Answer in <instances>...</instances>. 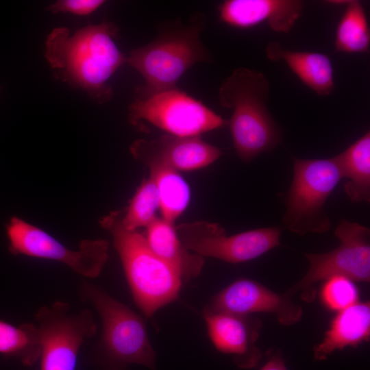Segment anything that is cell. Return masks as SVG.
Wrapping results in <instances>:
<instances>
[{
    "label": "cell",
    "mask_w": 370,
    "mask_h": 370,
    "mask_svg": "<svg viewBox=\"0 0 370 370\" xmlns=\"http://www.w3.org/2000/svg\"><path fill=\"white\" fill-rule=\"evenodd\" d=\"M117 36V27L106 21L73 34L66 27H56L47 37L45 56L56 79L102 104L113 95L108 80L126 63L115 42Z\"/></svg>",
    "instance_id": "obj_1"
},
{
    "label": "cell",
    "mask_w": 370,
    "mask_h": 370,
    "mask_svg": "<svg viewBox=\"0 0 370 370\" xmlns=\"http://www.w3.org/2000/svg\"><path fill=\"white\" fill-rule=\"evenodd\" d=\"M205 23L201 13L192 15L188 24L180 20L164 23L152 42L130 52L126 63L145 79L144 84L136 88L135 99H146L174 88L178 79L193 65L212 62L210 52L199 38Z\"/></svg>",
    "instance_id": "obj_2"
},
{
    "label": "cell",
    "mask_w": 370,
    "mask_h": 370,
    "mask_svg": "<svg viewBox=\"0 0 370 370\" xmlns=\"http://www.w3.org/2000/svg\"><path fill=\"white\" fill-rule=\"evenodd\" d=\"M269 88L262 72L238 68L219 90L220 105L233 110L228 124L236 153L245 162L272 151L282 140L280 126L267 107Z\"/></svg>",
    "instance_id": "obj_3"
},
{
    "label": "cell",
    "mask_w": 370,
    "mask_h": 370,
    "mask_svg": "<svg viewBox=\"0 0 370 370\" xmlns=\"http://www.w3.org/2000/svg\"><path fill=\"white\" fill-rule=\"evenodd\" d=\"M100 224L112 236L134 299L146 317L177 298L181 276L153 252L143 234L125 229L119 211L103 217Z\"/></svg>",
    "instance_id": "obj_4"
},
{
    "label": "cell",
    "mask_w": 370,
    "mask_h": 370,
    "mask_svg": "<svg viewBox=\"0 0 370 370\" xmlns=\"http://www.w3.org/2000/svg\"><path fill=\"white\" fill-rule=\"evenodd\" d=\"M79 297L97 311L102 325L97 349L101 370H127L132 364L156 370V354L143 319L101 287L86 281L79 286Z\"/></svg>",
    "instance_id": "obj_5"
},
{
    "label": "cell",
    "mask_w": 370,
    "mask_h": 370,
    "mask_svg": "<svg viewBox=\"0 0 370 370\" xmlns=\"http://www.w3.org/2000/svg\"><path fill=\"white\" fill-rule=\"evenodd\" d=\"M343 179L336 156L325 159L293 158V177L285 196L283 227L303 236L330 229L325 204Z\"/></svg>",
    "instance_id": "obj_6"
},
{
    "label": "cell",
    "mask_w": 370,
    "mask_h": 370,
    "mask_svg": "<svg viewBox=\"0 0 370 370\" xmlns=\"http://www.w3.org/2000/svg\"><path fill=\"white\" fill-rule=\"evenodd\" d=\"M340 244L323 254H306L309 268L306 275L284 293L292 297L299 293L307 303L314 301L315 285L334 276H344L354 282L370 280V230L358 223L343 219L336 227Z\"/></svg>",
    "instance_id": "obj_7"
},
{
    "label": "cell",
    "mask_w": 370,
    "mask_h": 370,
    "mask_svg": "<svg viewBox=\"0 0 370 370\" xmlns=\"http://www.w3.org/2000/svg\"><path fill=\"white\" fill-rule=\"evenodd\" d=\"M34 319L40 370H75L81 346L97 331L92 312H71L69 304L58 301L40 307Z\"/></svg>",
    "instance_id": "obj_8"
},
{
    "label": "cell",
    "mask_w": 370,
    "mask_h": 370,
    "mask_svg": "<svg viewBox=\"0 0 370 370\" xmlns=\"http://www.w3.org/2000/svg\"><path fill=\"white\" fill-rule=\"evenodd\" d=\"M128 119L135 126L147 121L169 134L197 136L228 124L222 116L185 92L177 88L148 98H134Z\"/></svg>",
    "instance_id": "obj_9"
},
{
    "label": "cell",
    "mask_w": 370,
    "mask_h": 370,
    "mask_svg": "<svg viewBox=\"0 0 370 370\" xmlns=\"http://www.w3.org/2000/svg\"><path fill=\"white\" fill-rule=\"evenodd\" d=\"M8 251L13 255L52 260L64 264L87 278L98 277L108 259L109 243L103 239H86L72 250L42 229L13 217L5 227Z\"/></svg>",
    "instance_id": "obj_10"
},
{
    "label": "cell",
    "mask_w": 370,
    "mask_h": 370,
    "mask_svg": "<svg viewBox=\"0 0 370 370\" xmlns=\"http://www.w3.org/2000/svg\"><path fill=\"white\" fill-rule=\"evenodd\" d=\"M175 227L190 251L230 263L257 258L280 245L279 227L257 228L230 236L220 224L208 221L184 223Z\"/></svg>",
    "instance_id": "obj_11"
},
{
    "label": "cell",
    "mask_w": 370,
    "mask_h": 370,
    "mask_svg": "<svg viewBox=\"0 0 370 370\" xmlns=\"http://www.w3.org/2000/svg\"><path fill=\"white\" fill-rule=\"evenodd\" d=\"M291 298L255 280L239 279L212 297L204 308L203 316L214 313H269L274 314L281 325L290 326L298 323L303 315L301 305Z\"/></svg>",
    "instance_id": "obj_12"
},
{
    "label": "cell",
    "mask_w": 370,
    "mask_h": 370,
    "mask_svg": "<svg viewBox=\"0 0 370 370\" xmlns=\"http://www.w3.org/2000/svg\"><path fill=\"white\" fill-rule=\"evenodd\" d=\"M135 160L152 169L193 171L206 167L222 154L217 147L200 136H180L164 134L158 138L134 141L130 147Z\"/></svg>",
    "instance_id": "obj_13"
},
{
    "label": "cell",
    "mask_w": 370,
    "mask_h": 370,
    "mask_svg": "<svg viewBox=\"0 0 370 370\" xmlns=\"http://www.w3.org/2000/svg\"><path fill=\"white\" fill-rule=\"evenodd\" d=\"M209 337L220 352L232 356L240 369L256 367L262 357L257 347L261 320L251 315L214 313L204 315Z\"/></svg>",
    "instance_id": "obj_14"
},
{
    "label": "cell",
    "mask_w": 370,
    "mask_h": 370,
    "mask_svg": "<svg viewBox=\"0 0 370 370\" xmlns=\"http://www.w3.org/2000/svg\"><path fill=\"white\" fill-rule=\"evenodd\" d=\"M300 0H226L219 6V20L234 27L267 24L276 32H289L302 16Z\"/></svg>",
    "instance_id": "obj_15"
},
{
    "label": "cell",
    "mask_w": 370,
    "mask_h": 370,
    "mask_svg": "<svg viewBox=\"0 0 370 370\" xmlns=\"http://www.w3.org/2000/svg\"><path fill=\"white\" fill-rule=\"evenodd\" d=\"M369 338L370 302L358 301L338 312L322 341L313 347V358L325 360L335 351L356 347Z\"/></svg>",
    "instance_id": "obj_16"
},
{
    "label": "cell",
    "mask_w": 370,
    "mask_h": 370,
    "mask_svg": "<svg viewBox=\"0 0 370 370\" xmlns=\"http://www.w3.org/2000/svg\"><path fill=\"white\" fill-rule=\"evenodd\" d=\"M267 58L284 61L301 82L319 96H328L334 90L332 62L325 54L284 49L277 42L266 47Z\"/></svg>",
    "instance_id": "obj_17"
},
{
    "label": "cell",
    "mask_w": 370,
    "mask_h": 370,
    "mask_svg": "<svg viewBox=\"0 0 370 370\" xmlns=\"http://www.w3.org/2000/svg\"><path fill=\"white\" fill-rule=\"evenodd\" d=\"M144 236L153 252L175 269L182 280H188L200 274L204 258L184 246L174 224L156 217L145 227Z\"/></svg>",
    "instance_id": "obj_18"
},
{
    "label": "cell",
    "mask_w": 370,
    "mask_h": 370,
    "mask_svg": "<svg viewBox=\"0 0 370 370\" xmlns=\"http://www.w3.org/2000/svg\"><path fill=\"white\" fill-rule=\"evenodd\" d=\"M343 178L347 179L345 193L352 202L370 201V132L336 156Z\"/></svg>",
    "instance_id": "obj_19"
},
{
    "label": "cell",
    "mask_w": 370,
    "mask_h": 370,
    "mask_svg": "<svg viewBox=\"0 0 370 370\" xmlns=\"http://www.w3.org/2000/svg\"><path fill=\"white\" fill-rule=\"evenodd\" d=\"M335 32L336 51L367 53L370 48V29L365 8L357 0L348 1Z\"/></svg>",
    "instance_id": "obj_20"
},
{
    "label": "cell",
    "mask_w": 370,
    "mask_h": 370,
    "mask_svg": "<svg viewBox=\"0 0 370 370\" xmlns=\"http://www.w3.org/2000/svg\"><path fill=\"white\" fill-rule=\"evenodd\" d=\"M149 171L158 189L161 218L174 224L190 201V188L177 171L165 169Z\"/></svg>",
    "instance_id": "obj_21"
},
{
    "label": "cell",
    "mask_w": 370,
    "mask_h": 370,
    "mask_svg": "<svg viewBox=\"0 0 370 370\" xmlns=\"http://www.w3.org/2000/svg\"><path fill=\"white\" fill-rule=\"evenodd\" d=\"M0 354L19 359L26 367L39 360L40 347L35 323L16 326L0 320Z\"/></svg>",
    "instance_id": "obj_22"
},
{
    "label": "cell",
    "mask_w": 370,
    "mask_h": 370,
    "mask_svg": "<svg viewBox=\"0 0 370 370\" xmlns=\"http://www.w3.org/2000/svg\"><path fill=\"white\" fill-rule=\"evenodd\" d=\"M159 197L155 182L149 176L136 189L127 207L119 212L123 227L130 231L146 227L157 216Z\"/></svg>",
    "instance_id": "obj_23"
},
{
    "label": "cell",
    "mask_w": 370,
    "mask_h": 370,
    "mask_svg": "<svg viewBox=\"0 0 370 370\" xmlns=\"http://www.w3.org/2000/svg\"><path fill=\"white\" fill-rule=\"evenodd\" d=\"M321 297L328 308L339 312L358 301V290L354 281L334 276L325 281Z\"/></svg>",
    "instance_id": "obj_24"
},
{
    "label": "cell",
    "mask_w": 370,
    "mask_h": 370,
    "mask_svg": "<svg viewBox=\"0 0 370 370\" xmlns=\"http://www.w3.org/2000/svg\"><path fill=\"white\" fill-rule=\"evenodd\" d=\"M102 0H60L47 8L53 13L70 12L77 15H88L99 8Z\"/></svg>",
    "instance_id": "obj_25"
},
{
    "label": "cell",
    "mask_w": 370,
    "mask_h": 370,
    "mask_svg": "<svg viewBox=\"0 0 370 370\" xmlns=\"http://www.w3.org/2000/svg\"><path fill=\"white\" fill-rule=\"evenodd\" d=\"M266 361L260 370H288L280 350L269 349L265 352Z\"/></svg>",
    "instance_id": "obj_26"
},
{
    "label": "cell",
    "mask_w": 370,
    "mask_h": 370,
    "mask_svg": "<svg viewBox=\"0 0 370 370\" xmlns=\"http://www.w3.org/2000/svg\"><path fill=\"white\" fill-rule=\"evenodd\" d=\"M1 90V89H0Z\"/></svg>",
    "instance_id": "obj_27"
}]
</instances>
